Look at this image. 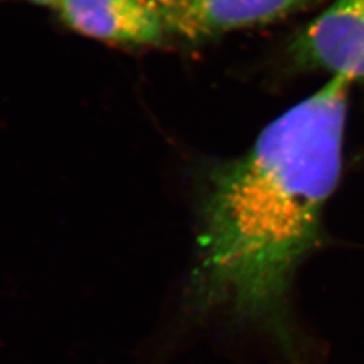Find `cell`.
I'll return each instance as SVG.
<instances>
[{
	"label": "cell",
	"instance_id": "cell-3",
	"mask_svg": "<svg viewBox=\"0 0 364 364\" xmlns=\"http://www.w3.org/2000/svg\"><path fill=\"white\" fill-rule=\"evenodd\" d=\"M166 39L200 43L248 27L263 26L316 0H156Z\"/></svg>",
	"mask_w": 364,
	"mask_h": 364
},
{
	"label": "cell",
	"instance_id": "cell-2",
	"mask_svg": "<svg viewBox=\"0 0 364 364\" xmlns=\"http://www.w3.org/2000/svg\"><path fill=\"white\" fill-rule=\"evenodd\" d=\"M299 70H323L364 87V0H333L289 45Z\"/></svg>",
	"mask_w": 364,
	"mask_h": 364
},
{
	"label": "cell",
	"instance_id": "cell-1",
	"mask_svg": "<svg viewBox=\"0 0 364 364\" xmlns=\"http://www.w3.org/2000/svg\"><path fill=\"white\" fill-rule=\"evenodd\" d=\"M351 87L329 78L270 122L243 154L209 164L201 177L192 308L266 336L289 364H312L291 290L323 239Z\"/></svg>",
	"mask_w": 364,
	"mask_h": 364
},
{
	"label": "cell",
	"instance_id": "cell-4",
	"mask_svg": "<svg viewBox=\"0 0 364 364\" xmlns=\"http://www.w3.org/2000/svg\"><path fill=\"white\" fill-rule=\"evenodd\" d=\"M55 11L70 30L108 45L142 48L166 41L156 0H63Z\"/></svg>",
	"mask_w": 364,
	"mask_h": 364
}]
</instances>
